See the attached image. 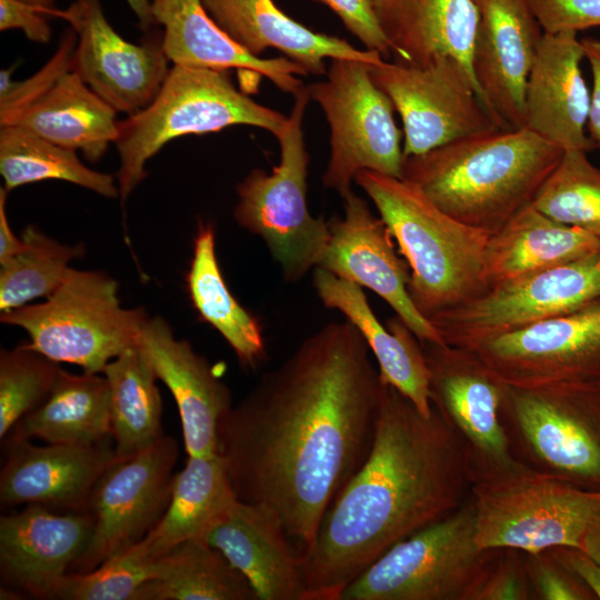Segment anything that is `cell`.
Listing matches in <instances>:
<instances>
[{
	"label": "cell",
	"mask_w": 600,
	"mask_h": 600,
	"mask_svg": "<svg viewBox=\"0 0 600 600\" xmlns=\"http://www.w3.org/2000/svg\"><path fill=\"white\" fill-rule=\"evenodd\" d=\"M386 384L356 327L330 322L220 419L217 454L237 498L274 510L300 553L369 456Z\"/></svg>",
	"instance_id": "cell-1"
},
{
	"label": "cell",
	"mask_w": 600,
	"mask_h": 600,
	"mask_svg": "<svg viewBox=\"0 0 600 600\" xmlns=\"http://www.w3.org/2000/svg\"><path fill=\"white\" fill-rule=\"evenodd\" d=\"M431 408L430 416L423 414L386 384L370 453L301 553L306 600H340L391 547L449 516L470 497L469 452Z\"/></svg>",
	"instance_id": "cell-2"
},
{
	"label": "cell",
	"mask_w": 600,
	"mask_h": 600,
	"mask_svg": "<svg viewBox=\"0 0 600 600\" xmlns=\"http://www.w3.org/2000/svg\"><path fill=\"white\" fill-rule=\"evenodd\" d=\"M563 152L524 127L498 128L404 157L401 179L456 220L493 234L532 204Z\"/></svg>",
	"instance_id": "cell-3"
},
{
	"label": "cell",
	"mask_w": 600,
	"mask_h": 600,
	"mask_svg": "<svg viewBox=\"0 0 600 600\" xmlns=\"http://www.w3.org/2000/svg\"><path fill=\"white\" fill-rule=\"evenodd\" d=\"M354 182L398 242L410 268L409 297L424 318L488 289L483 264L489 233L456 220L408 180L361 170Z\"/></svg>",
	"instance_id": "cell-4"
},
{
	"label": "cell",
	"mask_w": 600,
	"mask_h": 600,
	"mask_svg": "<svg viewBox=\"0 0 600 600\" xmlns=\"http://www.w3.org/2000/svg\"><path fill=\"white\" fill-rule=\"evenodd\" d=\"M286 121L282 113L239 91L228 71L174 64L152 102L118 121L114 144L120 159L117 179L121 202L147 177V161L176 138L238 124L277 137Z\"/></svg>",
	"instance_id": "cell-5"
},
{
	"label": "cell",
	"mask_w": 600,
	"mask_h": 600,
	"mask_svg": "<svg viewBox=\"0 0 600 600\" xmlns=\"http://www.w3.org/2000/svg\"><path fill=\"white\" fill-rule=\"evenodd\" d=\"M471 498L481 549L581 548L600 514V490L576 487L517 460L509 467L472 470Z\"/></svg>",
	"instance_id": "cell-6"
},
{
	"label": "cell",
	"mask_w": 600,
	"mask_h": 600,
	"mask_svg": "<svg viewBox=\"0 0 600 600\" xmlns=\"http://www.w3.org/2000/svg\"><path fill=\"white\" fill-rule=\"evenodd\" d=\"M290 116L276 137L280 160L271 172L251 170L238 184L234 220L259 237L280 268L284 281L296 283L321 262L330 239L329 221L308 207L309 153L303 116L310 94L303 86L293 94Z\"/></svg>",
	"instance_id": "cell-7"
},
{
	"label": "cell",
	"mask_w": 600,
	"mask_h": 600,
	"mask_svg": "<svg viewBox=\"0 0 600 600\" xmlns=\"http://www.w3.org/2000/svg\"><path fill=\"white\" fill-rule=\"evenodd\" d=\"M149 318L142 308L120 304L118 282L109 274L73 268L46 301L0 314L2 323L28 333L31 348L87 372H102L137 346Z\"/></svg>",
	"instance_id": "cell-8"
},
{
	"label": "cell",
	"mask_w": 600,
	"mask_h": 600,
	"mask_svg": "<svg viewBox=\"0 0 600 600\" xmlns=\"http://www.w3.org/2000/svg\"><path fill=\"white\" fill-rule=\"evenodd\" d=\"M470 497L452 513L398 542L340 600H477L499 549L476 542Z\"/></svg>",
	"instance_id": "cell-9"
},
{
	"label": "cell",
	"mask_w": 600,
	"mask_h": 600,
	"mask_svg": "<svg viewBox=\"0 0 600 600\" xmlns=\"http://www.w3.org/2000/svg\"><path fill=\"white\" fill-rule=\"evenodd\" d=\"M500 421L518 462L600 490V387L508 384Z\"/></svg>",
	"instance_id": "cell-10"
},
{
	"label": "cell",
	"mask_w": 600,
	"mask_h": 600,
	"mask_svg": "<svg viewBox=\"0 0 600 600\" xmlns=\"http://www.w3.org/2000/svg\"><path fill=\"white\" fill-rule=\"evenodd\" d=\"M369 66L332 59L324 80L307 86L330 127V158L323 186L341 198L361 170L402 178L403 146L394 107L373 82Z\"/></svg>",
	"instance_id": "cell-11"
},
{
	"label": "cell",
	"mask_w": 600,
	"mask_h": 600,
	"mask_svg": "<svg viewBox=\"0 0 600 600\" xmlns=\"http://www.w3.org/2000/svg\"><path fill=\"white\" fill-rule=\"evenodd\" d=\"M599 297L600 250L493 284L429 321L444 343L472 349L487 339L573 311Z\"/></svg>",
	"instance_id": "cell-12"
},
{
	"label": "cell",
	"mask_w": 600,
	"mask_h": 600,
	"mask_svg": "<svg viewBox=\"0 0 600 600\" xmlns=\"http://www.w3.org/2000/svg\"><path fill=\"white\" fill-rule=\"evenodd\" d=\"M369 71L401 118L404 157L501 128L472 73L451 57L421 64L383 59Z\"/></svg>",
	"instance_id": "cell-13"
},
{
	"label": "cell",
	"mask_w": 600,
	"mask_h": 600,
	"mask_svg": "<svg viewBox=\"0 0 600 600\" xmlns=\"http://www.w3.org/2000/svg\"><path fill=\"white\" fill-rule=\"evenodd\" d=\"M178 456L176 439L163 434L138 453L118 458L104 471L87 506L90 540L69 572L90 571L149 533L170 502Z\"/></svg>",
	"instance_id": "cell-14"
},
{
	"label": "cell",
	"mask_w": 600,
	"mask_h": 600,
	"mask_svg": "<svg viewBox=\"0 0 600 600\" xmlns=\"http://www.w3.org/2000/svg\"><path fill=\"white\" fill-rule=\"evenodd\" d=\"M470 350L509 386L600 387V297Z\"/></svg>",
	"instance_id": "cell-15"
},
{
	"label": "cell",
	"mask_w": 600,
	"mask_h": 600,
	"mask_svg": "<svg viewBox=\"0 0 600 600\" xmlns=\"http://www.w3.org/2000/svg\"><path fill=\"white\" fill-rule=\"evenodd\" d=\"M430 372L429 398L467 448L474 469L511 466L500 421L507 383L470 349L420 341Z\"/></svg>",
	"instance_id": "cell-16"
},
{
	"label": "cell",
	"mask_w": 600,
	"mask_h": 600,
	"mask_svg": "<svg viewBox=\"0 0 600 600\" xmlns=\"http://www.w3.org/2000/svg\"><path fill=\"white\" fill-rule=\"evenodd\" d=\"M51 14L76 32L73 70L100 98L128 114L152 102L170 70L162 39L127 41L107 20L100 0H73Z\"/></svg>",
	"instance_id": "cell-17"
},
{
	"label": "cell",
	"mask_w": 600,
	"mask_h": 600,
	"mask_svg": "<svg viewBox=\"0 0 600 600\" xmlns=\"http://www.w3.org/2000/svg\"><path fill=\"white\" fill-rule=\"evenodd\" d=\"M342 199L343 217L329 221V243L317 268L370 289L393 309L420 341L444 343L409 297L410 268L397 252L384 221L353 191Z\"/></svg>",
	"instance_id": "cell-18"
},
{
	"label": "cell",
	"mask_w": 600,
	"mask_h": 600,
	"mask_svg": "<svg viewBox=\"0 0 600 600\" xmlns=\"http://www.w3.org/2000/svg\"><path fill=\"white\" fill-rule=\"evenodd\" d=\"M478 29L471 69L503 129L523 128L528 76L543 30L529 0H473Z\"/></svg>",
	"instance_id": "cell-19"
},
{
	"label": "cell",
	"mask_w": 600,
	"mask_h": 600,
	"mask_svg": "<svg viewBox=\"0 0 600 600\" xmlns=\"http://www.w3.org/2000/svg\"><path fill=\"white\" fill-rule=\"evenodd\" d=\"M88 511L59 512L27 504L0 517V573L6 587L37 599H54L72 564L88 546Z\"/></svg>",
	"instance_id": "cell-20"
},
{
	"label": "cell",
	"mask_w": 600,
	"mask_h": 600,
	"mask_svg": "<svg viewBox=\"0 0 600 600\" xmlns=\"http://www.w3.org/2000/svg\"><path fill=\"white\" fill-rule=\"evenodd\" d=\"M109 439L92 444L46 446L24 439L4 440L8 454L0 472L1 504L87 511L98 480L119 458Z\"/></svg>",
	"instance_id": "cell-21"
},
{
	"label": "cell",
	"mask_w": 600,
	"mask_h": 600,
	"mask_svg": "<svg viewBox=\"0 0 600 600\" xmlns=\"http://www.w3.org/2000/svg\"><path fill=\"white\" fill-rule=\"evenodd\" d=\"M203 540L248 579L259 600H306L301 553L271 508L236 499Z\"/></svg>",
	"instance_id": "cell-22"
},
{
	"label": "cell",
	"mask_w": 600,
	"mask_h": 600,
	"mask_svg": "<svg viewBox=\"0 0 600 600\" xmlns=\"http://www.w3.org/2000/svg\"><path fill=\"white\" fill-rule=\"evenodd\" d=\"M138 346L177 403L188 456H216L218 423L233 404L228 386L163 318L148 319Z\"/></svg>",
	"instance_id": "cell-23"
},
{
	"label": "cell",
	"mask_w": 600,
	"mask_h": 600,
	"mask_svg": "<svg viewBox=\"0 0 600 600\" xmlns=\"http://www.w3.org/2000/svg\"><path fill=\"white\" fill-rule=\"evenodd\" d=\"M583 58L578 33L543 32L527 80L523 127L563 151L594 148L586 133L590 91Z\"/></svg>",
	"instance_id": "cell-24"
},
{
	"label": "cell",
	"mask_w": 600,
	"mask_h": 600,
	"mask_svg": "<svg viewBox=\"0 0 600 600\" xmlns=\"http://www.w3.org/2000/svg\"><path fill=\"white\" fill-rule=\"evenodd\" d=\"M156 24L164 29L162 48L174 64L228 71L237 69L253 79L266 78L294 94L308 73L286 57L261 58L231 39L209 16L201 0H151Z\"/></svg>",
	"instance_id": "cell-25"
},
{
	"label": "cell",
	"mask_w": 600,
	"mask_h": 600,
	"mask_svg": "<svg viewBox=\"0 0 600 600\" xmlns=\"http://www.w3.org/2000/svg\"><path fill=\"white\" fill-rule=\"evenodd\" d=\"M213 21L237 43L258 56L269 48L298 63L308 74L327 72L324 59L379 64L382 54L358 49L342 38L313 31L289 17L273 0H201Z\"/></svg>",
	"instance_id": "cell-26"
},
{
	"label": "cell",
	"mask_w": 600,
	"mask_h": 600,
	"mask_svg": "<svg viewBox=\"0 0 600 600\" xmlns=\"http://www.w3.org/2000/svg\"><path fill=\"white\" fill-rule=\"evenodd\" d=\"M312 283L328 309L341 312L360 332L384 383L408 397L426 416L431 414L430 372L420 340L397 314L381 324L362 288L316 268Z\"/></svg>",
	"instance_id": "cell-27"
},
{
	"label": "cell",
	"mask_w": 600,
	"mask_h": 600,
	"mask_svg": "<svg viewBox=\"0 0 600 600\" xmlns=\"http://www.w3.org/2000/svg\"><path fill=\"white\" fill-rule=\"evenodd\" d=\"M372 4L397 61L421 64L451 57L472 73L479 21L473 0H372Z\"/></svg>",
	"instance_id": "cell-28"
},
{
	"label": "cell",
	"mask_w": 600,
	"mask_h": 600,
	"mask_svg": "<svg viewBox=\"0 0 600 600\" xmlns=\"http://www.w3.org/2000/svg\"><path fill=\"white\" fill-rule=\"evenodd\" d=\"M116 113L72 69L4 126H18L61 147L80 150L94 162L118 137Z\"/></svg>",
	"instance_id": "cell-29"
},
{
	"label": "cell",
	"mask_w": 600,
	"mask_h": 600,
	"mask_svg": "<svg viewBox=\"0 0 600 600\" xmlns=\"http://www.w3.org/2000/svg\"><path fill=\"white\" fill-rule=\"evenodd\" d=\"M236 499L218 454L188 456L184 468L174 474L171 499L163 516L130 550L141 561L153 564L182 542L203 539Z\"/></svg>",
	"instance_id": "cell-30"
},
{
	"label": "cell",
	"mask_w": 600,
	"mask_h": 600,
	"mask_svg": "<svg viewBox=\"0 0 600 600\" xmlns=\"http://www.w3.org/2000/svg\"><path fill=\"white\" fill-rule=\"evenodd\" d=\"M600 250V239L528 206L489 236L483 273L488 288L561 266Z\"/></svg>",
	"instance_id": "cell-31"
},
{
	"label": "cell",
	"mask_w": 600,
	"mask_h": 600,
	"mask_svg": "<svg viewBox=\"0 0 600 600\" xmlns=\"http://www.w3.org/2000/svg\"><path fill=\"white\" fill-rule=\"evenodd\" d=\"M111 437L110 393L101 372L60 371L46 400L22 417L4 440L92 444Z\"/></svg>",
	"instance_id": "cell-32"
},
{
	"label": "cell",
	"mask_w": 600,
	"mask_h": 600,
	"mask_svg": "<svg viewBox=\"0 0 600 600\" xmlns=\"http://www.w3.org/2000/svg\"><path fill=\"white\" fill-rule=\"evenodd\" d=\"M187 287L200 319L222 336L244 368L256 369L266 357L262 329L223 279L216 256V231L210 222H199Z\"/></svg>",
	"instance_id": "cell-33"
},
{
	"label": "cell",
	"mask_w": 600,
	"mask_h": 600,
	"mask_svg": "<svg viewBox=\"0 0 600 600\" xmlns=\"http://www.w3.org/2000/svg\"><path fill=\"white\" fill-rule=\"evenodd\" d=\"M134 600H259L248 579L203 539L174 547L156 562Z\"/></svg>",
	"instance_id": "cell-34"
},
{
	"label": "cell",
	"mask_w": 600,
	"mask_h": 600,
	"mask_svg": "<svg viewBox=\"0 0 600 600\" xmlns=\"http://www.w3.org/2000/svg\"><path fill=\"white\" fill-rule=\"evenodd\" d=\"M101 373L109 384L116 452L119 458L133 456L164 434L158 378L138 344L111 360Z\"/></svg>",
	"instance_id": "cell-35"
},
{
	"label": "cell",
	"mask_w": 600,
	"mask_h": 600,
	"mask_svg": "<svg viewBox=\"0 0 600 600\" xmlns=\"http://www.w3.org/2000/svg\"><path fill=\"white\" fill-rule=\"evenodd\" d=\"M0 173L7 192L28 183L54 179L107 198L119 196L112 174L88 168L76 150L18 126L0 127Z\"/></svg>",
	"instance_id": "cell-36"
},
{
	"label": "cell",
	"mask_w": 600,
	"mask_h": 600,
	"mask_svg": "<svg viewBox=\"0 0 600 600\" xmlns=\"http://www.w3.org/2000/svg\"><path fill=\"white\" fill-rule=\"evenodd\" d=\"M21 238L24 248L0 262L1 312L48 298L66 279L69 263L84 253L82 244L60 243L34 226L27 227Z\"/></svg>",
	"instance_id": "cell-37"
},
{
	"label": "cell",
	"mask_w": 600,
	"mask_h": 600,
	"mask_svg": "<svg viewBox=\"0 0 600 600\" xmlns=\"http://www.w3.org/2000/svg\"><path fill=\"white\" fill-rule=\"evenodd\" d=\"M583 150H567L532 206L563 224L600 239V169Z\"/></svg>",
	"instance_id": "cell-38"
},
{
	"label": "cell",
	"mask_w": 600,
	"mask_h": 600,
	"mask_svg": "<svg viewBox=\"0 0 600 600\" xmlns=\"http://www.w3.org/2000/svg\"><path fill=\"white\" fill-rule=\"evenodd\" d=\"M62 368L28 343L0 353V439L40 406L51 392Z\"/></svg>",
	"instance_id": "cell-39"
},
{
	"label": "cell",
	"mask_w": 600,
	"mask_h": 600,
	"mask_svg": "<svg viewBox=\"0 0 600 600\" xmlns=\"http://www.w3.org/2000/svg\"><path fill=\"white\" fill-rule=\"evenodd\" d=\"M156 563L137 558L130 549L112 556L86 572H68L54 599L134 600L139 589L153 578Z\"/></svg>",
	"instance_id": "cell-40"
},
{
	"label": "cell",
	"mask_w": 600,
	"mask_h": 600,
	"mask_svg": "<svg viewBox=\"0 0 600 600\" xmlns=\"http://www.w3.org/2000/svg\"><path fill=\"white\" fill-rule=\"evenodd\" d=\"M77 34L64 32L52 58L33 76L22 81L11 80L12 68L0 73V127L46 92L64 72L73 69Z\"/></svg>",
	"instance_id": "cell-41"
},
{
	"label": "cell",
	"mask_w": 600,
	"mask_h": 600,
	"mask_svg": "<svg viewBox=\"0 0 600 600\" xmlns=\"http://www.w3.org/2000/svg\"><path fill=\"white\" fill-rule=\"evenodd\" d=\"M534 600H592L591 590L548 550L524 552Z\"/></svg>",
	"instance_id": "cell-42"
},
{
	"label": "cell",
	"mask_w": 600,
	"mask_h": 600,
	"mask_svg": "<svg viewBox=\"0 0 600 600\" xmlns=\"http://www.w3.org/2000/svg\"><path fill=\"white\" fill-rule=\"evenodd\" d=\"M477 600H534L524 551L513 548L498 550Z\"/></svg>",
	"instance_id": "cell-43"
},
{
	"label": "cell",
	"mask_w": 600,
	"mask_h": 600,
	"mask_svg": "<svg viewBox=\"0 0 600 600\" xmlns=\"http://www.w3.org/2000/svg\"><path fill=\"white\" fill-rule=\"evenodd\" d=\"M543 32H576L600 27V0H529Z\"/></svg>",
	"instance_id": "cell-44"
},
{
	"label": "cell",
	"mask_w": 600,
	"mask_h": 600,
	"mask_svg": "<svg viewBox=\"0 0 600 600\" xmlns=\"http://www.w3.org/2000/svg\"><path fill=\"white\" fill-rule=\"evenodd\" d=\"M329 7L364 49L382 56L391 53L390 43L376 17L372 0H319Z\"/></svg>",
	"instance_id": "cell-45"
},
{
	"label": "cell",
	"mask_w": 600,
	"mask_h": 600,
	"mask_svg": "<svg viewBox=\"0 0 600 600\" xmlns=\"http://www.w3.org/2000/svg\"><path fill=\"white\" fill-rule=\"evenodd\" d=\"M38 8L20 0H0V30L20 29L33 42L47 43L51 27Z\"/></svg>",
	"instance_id": "cell-46"
},
{
	"label": "cell",
	"mask_w": 600,
	"mask_h": 600,
	"mask_svg": "<svg viewBox=\"0 0 600 600\" xmlns=\"http://www.w3.org/2000/svg\"><path fill=\"white\" fill-rule=\"evenodd\" d=\"M548 550L600 599V562L574 546H554Z\"/></svg>",
	"instance_id": "cell-47"
},
{
	"label": "cell",
	"mask_w": 600,
	"mask_h": 600,
	"mask_svg": "<svg viewBox=\"0 0 600 600\" xmlns=\"http://www.w3.org/2000/svg\"><path fill=\"white\" fill-rule=\"evenodd\" d=\"M581 44L592 73L587 128L594 148L600 150V39L586 37L581 39Z\"/></svg>",
	"instance_id": "cell-48"
},
{
	"label": "cell",
	"mask_w": 600,
	"mask_h": 600,
	"mask_svg": "<svg viewBox=\"0 0 600 600\" xmlns=\"http://www.w3.org/2000/svg\"><path fill=\"white\" fill-rule=\"evenodd\" d=\"M7 191L0 189V262L19 253L24 248L22 238H18L8 221L6 210Z\"/></svg>",
	"instance_id": "cell-49"
},
{
	"label": "cell",
	"mask_w": 600,
	"mask_h": 600,
	"mask_svg": "<svg viewBox=\"0 0 600 600\" xmlns=\"http://www.w3.org/2000/svg\"><path fill=\"white\" fill-rule=\"evenodd\" d=\"M581 549L600 562V514L587 529L582 538Z\"/></svg>",
	"instance_id": "cell-50"
},
{
	"label": "cell",
	"mask_w": 600,
	"mask_h": 600,
	"mask_svg": "<svg viewBox=\"0 0 600 600\" xmlns=\"http://www.w3.org/2000/svg\"><path fill=\"white\" fill-rule=\"evenodd\" d=\"M133 13L136 14L139 26L142 30H148L154 24L152 16L151 0H126Z\"/></svg>",
	"instance_id": "cell-51"
},
{
	"label": "cell",
	"mask_w": 600,
	"mask_h": 600,
	"mask_svg": "<svg viewBox=\"0 0 600 600\" xmlns=\"http://www.w3.org/2000/svg\"><path fill=\"white\" fill-rule=\"evenodd\" d=\"M20 1L38 8L44 14H51V12L54 10L53 4L56 0H20Z\"/></svg>",
	"instance_id": "cell-52"
}]
</instances>
